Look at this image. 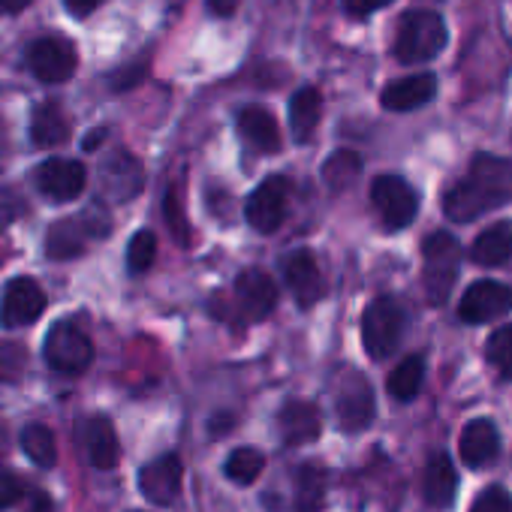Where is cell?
Returning a JSON list of instances; mask_svg holds the SVG:
<instances>
[{
    "label": "cell",
    "instance_id": "obj_1",
    "mask_svg": "<svg viewBox=\"0 0 512 512\" xmlns=\"http://www.w3.org/2000/svg\"><path fill=\"white\" fill-rule=\"evenodd\" d=\"M506 202H512V160L476 154L470 172L446 190L443 211L455 223H470Z\"/></svg>",
    "mask_w": 512,
    "mask_h": 512
},
{
    "label": "cell",
    "instance_id": "obj_2",
    "mask_svg": "<svg viewBox=\"0 0 512 512\" xmlns=\"http://www.w3.org/2000/svg\"><path fill=\"white\" fill-rule=\"evenodd\" d=\"M449 43L446 22L431 10H413L398 22L395 58L401 64H425L434 61Z\"/></svg>",
    "mask_w": 512,
    "mask_h": 512
},
{
    "label": "cell",
    "instance_id": "obj_3",
    "mask_svg": "<svg viewBox=\"0 0 512 512\" xmlns=\"http://www.w3.org/2000/svg\"><path fill=\"white\" fill-rule=\"evenodd\" d=\"M422 256H425V296L431 305H443L455 278H458V263H461V247L449 232H431L422 241Z\"/></svg>",
    "mask_w": 512,
    "mask_h": 512
},
{
    "label": "cell",
    "instance_id": "obj_4",
    "mask_svg": "<svg viewBox=\"0 0 512 512\" xmlns=\"http://www.w3.org/2000/svg\"><path fill=\"white\" fill-rule=\"evenodd\" d=\"M404 311L395 299L380 296L365 308L362 317V344L368 350L371 359H386L398 350L401 338H404Z\"/></svg>",
    "mask_w": 512,
    "mask_h": 512
},
{
    "label": "cell",
    "instance_id": "obj_5",
    "mask_svg": "<svg viewBox=\"0 0 512 512\" xmlns=\"http://www.w3.org/2000/svg\"><path fill=\"white\" fill-rule=\"evenodd\" d=\"M94 359L91 338L70 320H61L52 326L46 338V362L61 374H82Z\"/></svg>",
    "mask_w": 512,
    "mask_h": 512
},
{
    "label": "cell",
    "instance_id": "obj_6",
    "mask_svg": "<svg viewBox=\"0 0 512 512\" xmlns=\"http://www.w3.org/2000/svg\"><path fill=\"white\" fill-rule=\"evenodd\" d=\"M335 416L344 431H365L374 419V389L359 371H347L335 383Z\"/></svg>",
    "mask_w": 512,
    "mask_h": 512
},
{
    "label": "cell",
    "instance_id": "obj_7",
    "mask_svg": "<svg viewBox=\"0 0 512 512\" xmlns=\"http://www.w3.org/2000/svg\"><path fill=\"white\" fill-rule=\"evenodd\" d=\"M371 202L389 229H404L419 211V196L401 175H377L371 184Z\"/></svg>",
    "mask_w": 512,
    "mask_h": 512
},
{
    "label": "cell",
    "instance_id": "obj_8",
    "mask_svg": "<svg viewBox=\"0 0 512 512\" xmlns=\"http://www.w3.org/2000/svg\"><path fill=\"white\" fill-rule=\"evenodd\" d=\"M287 196H290V181L284 175L266 178L256 187L244 205V217L256 232H275L284 217H287Z\"/></svg>",
    "mask_w": 512,
    "mask_h": 512
},
{
    "label": "cell",
    "instance_id": "obj_9",
    "mask_svg": "<svg viewBox=\"0 0 512 512\" xmlns=\"http://www.w3.org/2000/svg\"><path fill=\"white\" fill-rule=\"evenodd\" d=\"M76 64H79L76 49L64 37H43V40L31 43V49H28V67L46 85L67 82L76 73Z\"/></svg>",
    "mask_w": 512,
    "mask_h": 512
},
{
    "label": "cell",
    "instance_id": "obj_10",
    "mask_svg": "<svg viewBox=\"0 0 512 512\" xmlns=\"http://www.w3.org/2000/svg\"><path fill=\"white\" fill-rule=\"evenodd\" d=\"M142 187H145V169L133 154L115 151L103 160L100 193L106 196V202H130L133 196L142 193Z\"/></svg>",
    "mask_w": 512,
    "mask_h": 512
},
{
    "label": "cell",
    "instance_id": "obj_11",
    "mask_svg": "<svg viewBox=\"0 0 512 512\" xmlns=\"http://www.w3.org/2000/svg\"><path fill=\"white\" fill-rule=\"evenodd\" d=\"M46 311V293L34 278H16L4 290V305H0V320L7 329H25L37 323Z\"/></svg>",
    "mask_w": 512,
    "mask_h": 512
},
{
    "label": "cell",
    "instance_id": "obj_12",
    "mask_svg": "<svg viewBox=\"0 0 512 512\" xmlns=\"http://www.w3.org/2000/svg\"><path fill=\"white\" fill-rule=\"evenodd\" d=\"M512 311V290L497 284V281H476L467 287V293L461 296V305H458V317L464 323H491L503 314Z\"/></svg>",
    "mask_w": 512,
    "mask_h": 512
},
{
    "label": "cell",
    "instance_id": "obj_13",
    "mask_svg": "<svg viewBox=\"0 0 512 512\" xmlns=\"http://www.w3.org/2000/svg\"><path fill=\"white\" fill-rule=\"evenodd\" d=\"M34 181H37V187H40V193L46 199H52V202H73L85 190L88 172L76 160L52 157V160H46V163L37 166Z\"/></svg>",
    "mask_w": 512,
    "mask_h": 512
},
{
    "label": "cell",
    "instance_id": "obj_14",
    "mask_svg": "<svg viewBox=\"0 0 512 512\" xmlns=\"http://www.w3.org/2000/svg\"><path fill=\"white\" fill-rule=\"evenodd\" d=\"M235 302L247 320H266L278 305V287L266 272L247 269L235 278Z\"/></svg>",
    "mask_w": 512,
    "mask_h": 512
},
{
    "label": "cell",
    "instance_id": "obj_15",
    "mask_svg": "<svg viewBox=\"0 0 512 512\" xmlns=\"http://www.w3.org/2000/svg\"><path fill=\"white\" fill-rule=\"evenodd\" d=\"M284 278L296 296V302L302 308H311L323 299L326 293V281H323V272L317 266V260L308 253V250H296L284 260Z\"/></svg>",
    "mask_w": 512,
    "mask_h": 512
},
{
    "label": "cell",
    "instance_id": "obj_16",
    "mask_svg": "<svg viewBox=\"0 0 512 512\" xmlns=\"http://www.w3.org/2000/svg\"><path fill=\"white\" fill-rule=\"evenodd\" d=\"M181 473H184L181 458H178V455H163V458H157V461H151V464L142 467V473H139V488H142V494H145L148 500L166 506V503H172V500L178 497V491H181Z\"/></svg>",
    "mask_w": 512,
    "mask_h": 512
},
{
    "label": "cell",
    "instance_id": "obj_17",
    "mask_svg": "<svg viewBox=\"0 0 512 512\" xmlns=\"http://www.w3.org/2000/svg\"><path fill=\"white\" fill-rule=\"evenodd\" d=\"M278 428L284 443L290 446H302L320 437L323 431V416L317 410V404L311 401H287L278 413Z\"/></svg>",
    "mask_w": 512,
    "mask_h": 512
},
{
    "label": "cell",
    "instance_id": "obj_18",
    "mask_svg": "<svg viewBox=\"0 0 512 512\" xmlns=\"http://www.w3.org/2000/svg\"><path fill=\"white\" fill-rule=\"evenodd\" d=\"M461 461L467 467H485L497 458L500 452V434L494 428L491 419H473L464 425L461 431V443H458Z\"/></svg>",
    "mask_w": 512,
    "mask_h": 512
},
{
    "label": "cell",
    "instance_id": "obj_19",
    "mask_svg": "<svg viewBox=\"0 0 512 512\" xmlns=\"http://www.w3.org/2000/svg\"><path fill=\"white\" fill-rule=\"evenodd\" d=\"M434 94H437V79L431 73H416L386 85L380 100L389 112H413L428 100H434Z\"/></svg>",
    "mask_w": 512,
    "mask_h": 512
},
{
    "label": "cell",
    "instance_id": "obj_20",
    "mask_svg": "<svg viewBox=\"0 0 512 512\" xmlns=\"http://www.w3.org/2000/svg\"><path fill=\"white\" fill-rule=\"evenodd\" d=\"M238 133H241V139H247L256 151H263V154H272L281 148L278 121L263 106H247L238 112Z\"/></svg>",
    "mask_w": 512,
    "mask_h": 512
},
{
    "label": "cell",
    "instance_id": "obj_21",
    "mask_svg": "<svg viewBox=\"0 0 512 512\" xmlns=\"http://www.w3.org/2000/svg\"><path fill=\"white\" fill-rule=\"evenodd\" d=\"M455 491H458V473H455V464L449 461V455H434L428 464H425V476H422V494H425V503L434 506V509H446L452 500H455Z\"/></svg>",
    "mask_w": 512,
    "mask_h": 512
},
{
    "label": "cell",
    "instance_id": "obj_22",
    "mask_svg": "<svg viewBox=\"0 0 512 512\" xmlns=\"http://www.w3.org/2000/svg\"><path fill=\"white\" fill-rule=\"evenodd\" d=\"M85 452L88 461L100 470H112L121 458V446H118V434L112 428V422L106 416H94L85 425Z\"/></svg>",
    "mask_w": 512,
    "mask_h": 512
},
{
    "label": "cell",
    "instance_id": "obj_23",
    "mask_svg": "<svg viewBox=\"0 0 512 512\" xmlns=\"http://www.w3.org/2000/svg\"><path fill=\"white\" fill-rule=\"evenodd\" d=\"M320 118H323V94L317 88L296 91L290 100V130L299 145H305L317 133Z\"/></svg>",
    "mask_w": 512,
    "mask_h": 512
},
{
    "label": "cell",
    "instance_id": "obj_24",
    "mask_svg": "<svg viewBox=\"0 0 512 512\" xmlns=\"http://www.w3.org/2000/svg\"><path fill=\"white\" fill-rule=\"evenodd\" d=\"M31 139L40 145V148H55L61 142L70 139V118L67 112L61 109V103L55 100H46L34 109V118H31Z\"/></svg>",
    "mask_w": 512,
    "mask_h": 512
},
{
    "label": "cell",
    "instance_id": "obj_25",
    "mask_svg": "<svg viewBox=\"0 0 512 512\" xmlns=\"http://www.w3.org/2000/svg\"><path fill=\"white\" fill-rule=\"evenodd\" d=\"M509 256H512V226L503 220L479 232L476 241L470 244V260L476 266H500Z\"/></svg>",
    "mask_w": 512,
    "mask_h": 512
},
{
    "label": "cell",
    "instance_id": "obj_26",
    "mask_svg": "<svg viewBox=\"0 0 512 512\" xmlns=\"http://www.w3.org/2000/svg\"><path fill=\"white\" fill-rule=\"evenodd\" d=\"M85 235H91V232H88L82 217L61 220L49 229L46 253L52 256V260H73V256H79L85 250Z\"/></svg>",
    "mask_w": 512,
    "mask_h": 512
},
{
    "label": "cell",
    "instance_id": "obj_27",
    "mask_svg": "<svg viewBox=\"0 0 512 512\" xmlns=\"http://www.w3.org/2000/svg\"><path fill=\"white\" fill-rule=\"evenodd\" d=\"M422 380H425V362L422 356H407L392 374H389V395L395 401H413L422 389Z\"/></svg>",
    "mask_w": 512,
    "mask_h": 512
},
{
    "label": "cell",
    "instance_id": "obj_28",
    "mask_svg": "<svg viewBox=\"0 0 512 512\" xmlns=\"http://www.w3.org/2000/svg\"><path fill=\"white\" fill-rule=\"evenodd\" d=\"M359 172H362V157H359L356 151H347V148L335 151V154L323 163V178H326V184H329L335 193L347 190V187L359 178Z\"/></svg>",
    "mask_w": 512,
    "mask_h": 512
},
{
    "label": "cell",
    "instance_id": "obj_29",
    "mask_svg": "<svg viewBox=\"0 0 512 512\" xmlns=\"http://www.w3.org/2000/svg\"><path fill=\"white\" fill-rule=\"evenodd\" d=\"M22 449H25V455H28L37 467H52V464L58 461L55 434H52L46 425H40V422H34V425H28V428L22 431Z\"/></svg>",
    "mask_w": 512,
    "mask_h": 512
},
{
    "label": "cell",
    "instance_id": "obj_30",
    "mask_svg": "<svg viewBox=\"0 0 512 512\" xmlns=\"http://www.w3.org/2000/svg\"><path fill=\"white\" fill-rule=\"evenodd\" d=\"M323 494H326L323 470L314 467V464H305L299 470V479H296V506H299V512H320Z\"/></svg>",
    "mask_w": 512,
    "mask_h": 512
},
{
    "label": "cell",
    "instance_id": "obj_31",
    "mask_svg": "<svg viewBox=\"0 0 512 512\" xmlns=\"http://www.w3.org/2000/svg\"><path fill=\"white\" fill-rule=\"evenodd\" d=\"M263 467H266V458H263V452H260V449L241 446V449H235V452L226 458V467H223V470H226V476H229L232 482H238V485H250V482L260 479Z\"/></svg>",
    "mask_w": 512,
    "mask_h": 512
},
{
    "label": "cell",
    "instance_id": "obj_32",
    "mask_svg": "<svg viewBox=\"0 0 512 512\" xmlns=\"http://www.w3.org/2000/svg\"><path fill=\"white\" fill-rule=\"evenodd\" d=\"M485 359L488 365L503 377V380H512V323L509 326H500L488 344H485Z\"/></svg>",
    "mask_w": 512,
    "mask_h": 512
},
{
    "label": "cell",
    "instance_id": "obj_33",
    "mask_svg": "<svg viewBox=\"0 0 512 512\" xmlns=\"http://www.w3.org/2000/svg\"><path fill=\"white\" fill-rule=\"evenodd\" d=\"M28 374V350L16 341H0V380L19 383Z\"/></svg>",
    "mask_w": 512,
    "mask_h": 512
},
{
    "label": "cell",
    "instance_id": "obj_34",
    "mask_svg": "<svg viewBox=\"0 0 512 512\" xmlns=\"http://www.w3.org/2000/svg\"><path fill=\"white\" fill-rule=\"evenodd\" d=\"M157 256V238L151 232H136L127 247V266L133 275H145Z\"/></svg>",
    "mask_w": 512,
    "mask_h": 512
},
{
    "label": "cell",
    "instance_id": "obj_35",
    "mask_svg": "<svg viewBox=\"0 0 512 512\" xmlns=\"http://www.w3.org/2000/svg\"><path fill=\"white\" fill-rule=\"evenodd\" d=\"M470 512H512V494L506 488H497V485L494 488H485L473 500Z\"/></svg>",
    "mask_w": 512,
    "mask_h": 512
},
{
    "label": "cell",
    "instance_id": "obj_36",
    "mask_svg": "<svg viewBox=\"0 0 512 512\" xmlns=\"http://www.w3.org/2000/svg\"><path fill=\"white\" fill-rule=\"evenodd\" d=\"M25 497V485L16 473L0 470V509H7L13 503H19Z\"/></svg>",
    "mask_w": 512,
    "mask_h": 512
},
{
    "label": "cell",
    "instance_id": "obj_37",
    "mask_svg": "<svg viewBox=\"0 0 512 512\" xmlns=\"http://www.w3.org/2000/svg\"><path fill=\"white\" fill-rule=\"evenodd\" d=\"M166 217H169V229L175 232V238L184 244L187 241V229H184V214H181V199L178 193H166Z\"/></svg>",
    "mask_w": 512,
    "mask_h": 512
},
{
    "label": "cell",
    "instance_id": "obj_38",
    "mask_svg": "<svg viewBox=\"0 0 512 512\" xmlns=\"http://www.w3.org/2000/svg\"><path fill=\"white\" fill-rule=\"evenodd\" d=\"M389 4H392V0H344L347 13H353V16H371V13H377V10H383Z\"/></svg>",
    "mask_w": 512,
    "mask_h": 512
},
{
    "label": "cell",
    "instance_id": "obj_39",
    "mask_svg": "<svg viewBox=\"0 0 512 512\" xmlns=\"http://www.w3.org/2000/svg\"><path fill=\"white\" fill-rule=\"evenodd\" d=\"M64 4H67V10L73 13V16H91L100 4H103V0H64Z\"/></svg>",
    "mask_w": 512,
    "mask_h": 512
},
{
    "label": "cell",
    "instance_id": "obj_40",
    "mask_svg": "<svg viewBox=\"0 0 512 512\" xmlns=\"http://www.w3.org/2000/svg\"><path fill=\"white\" fill-rule=\"evenodd\" d=\"M208 10H211V16L226 19L238 10V0H208Z\"/></svg>",
    "mask_w": 512,
    "mask_h": 512
},
{
    "label": "cell",
    "instance_id": "obj_41",
    "mask_svg": "<svg viewBox=\"0 0 512 512\" xmlns=\"http://www.w3.org/2000/svg\"><path fill=\"white\" fill-rule=\"evenodd\" d=\"M28 4H31V0H0V13H4V16H16V13L28 10Z\"/></svg>",
    "mask_w": 512,
    "mask_h": 512
},
{
    "label": "cell",
    "instance_id": "obj_42",
    "mask_svg": "<svg viewBox=\"0 0 512 512\" xmlns=\"http://www.w3.org/2000/svg\"><path fill=\"white\" fill-rule=\"evenodd\" d=\"M103 139H106V130H103V127L94 130V133H88V136H85V151H97V145H100Z\"/></svg>",
    "mask_w": 512,
    "mask_h": 512
},
{
    "label": "cell",
    "instance_id": "obj_43",
    "mask_svg": "<svg viewBox=\"0 0 512 512\" xmlns=\"http://www.w3.org/2000/svg\"><path fill=\"white\" fill-rule=\"evenodd\" d=\"M0 443H7V431H4V425H0Z\"/></svg>",
    "mask_w": 512,
    "mask_h": 512
}]
</instances>
